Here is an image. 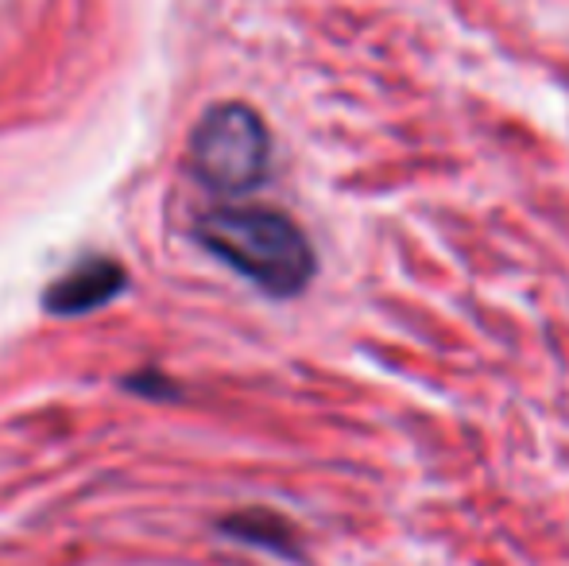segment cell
I'll return each instance as SVG.
<instances>
[{"label": "cell", "mask_w": 569, "mask_h": 566, "mask_svg": "<svg viewBox=\"0 0 569 566\" xmlns=\"http://www.w3.org/2000/svg\"><path fill=\"white\" fill-rule=\"evenodd\" d=\"M198 241L260 291L287 299L315 280V249L287 214L268 206H221L198 221Z\"/></svg>", "instance_id": "cell-1"}, {"label": "cell", "mask_w": 569, "mask_h": 566, "mask_svg": "<svg viewBox=\"0 0 569 566\" xmlns=\"http://www.w3.org/2000/svg\"><path fill=\"white\" fill-rule=\"evenodd\" d=\"M190 163L206 187L221 195H248L268 179L271 137L248 106H218L194 129Z\"/></svg>", "instance_id": "cell-2"}, {"label": "cell", "mask_w": 569, "mask_h": 566, "mask_svg": "<svg viewBox=\"0 0 569 566\" xmlns=\"http://www.w3.org/2000/svg\"><path fill=\"white\" fill-rule=\"evenodd\" d=\"M120 280H124V272L113 260H90V265L74 268L67 280H59L47 291V307L54 315H82V310H93L113 299L120 291Z\"/></svg>", "instance_id": "cell-3"}]
</instances>
